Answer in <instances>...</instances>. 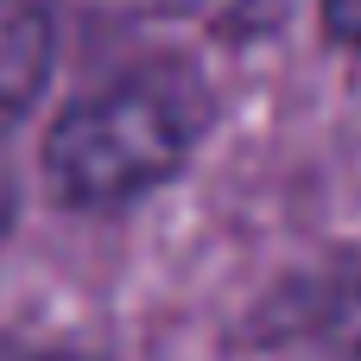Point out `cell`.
<instances>
[{
    "instance_id": "cell-3",
    "label": "cell",
    "mask_w": 361,
    "mask_h": 361,
    "mask_svg": "<svg viewBox=\"0 0 361 361\" xmlns=\"http://www.w3.org/2000/svg\"><path fill=\"white\" fill-rule=\"evenodd\" d=\"M324 19H330V32H336V38L361 44V0H324Z\"/></svg>"
},
{
    "instance_id": "cell-2",
    "label": "cell",
    "mask_w": 361,
    "mask_h": 361,
    "mask_svg": "<svg viewBox=\"0 0 361 361\" xmlns=\"http://www.w3.org/2000/svg\"><path fill=\"white\" fill-rule=\"evenodd\" d=\"M51 44H57L51 0H0V216H6V146L51 76Z\"/></svg>"
},
{
    "instance_id": "cell-1",
    "label": "cell",
    "mask_w": 361,
    "mask_h": 361,
    "mask_svg": "<svg viewBox=\"0 0 361 361\" xmlns=\"http://www.w3.org/2000/svg\"><path fill=\"white\" fill-rule=\"evenodd\" d=\"M209 127V95L178 63H140L76 95L44 146L51 190L76 209H114L159 190Z\"/></svg>"
},
{
    "instance_id": "cell-4",
    "label": "cell",
    "mask_w": 361,
    "mask_h": 361,
    "mask_svg": "<svg viewBox=\"0 0 361 361\" xmlns=\"http://www.w3.org/2000/svg\"><path fill=\"white\" fill-rule=\"evenodd\" d=\"M0 361H82V355H51V349H19V343H0Z\"/></svg>"
}]
</instances>
